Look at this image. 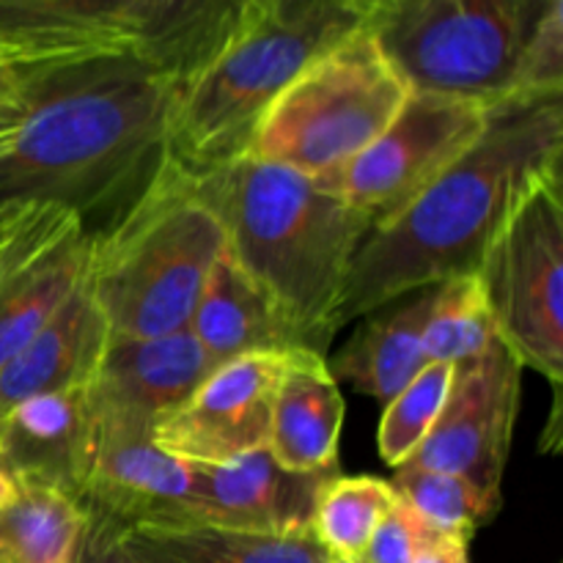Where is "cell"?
Returning <instances> with one entry per match:
<instances>
[{"instance_id": "d590c367", "label": "cell", "mask_w": 563, "mask_h": 563, "mask_svg": "<svg viewBox=\"0 0 563 563\" xmlns=\"http://www.w3.org/2000/svg\"><path fill=\"white\" fill-rule=\"evenodd\" d=\"M11 489H14V482H11V476H9V473H5L3 467H0V504H3V500H5V495H9Z\"/></svg>"}, {"instance_id": "603a6c76", "label": "cell", "mask_w": 563, "mask_h": 563, "mask_svg": "<svg viewBox=\"0 0 563 563\" xmlns=\"http://www.w3.org/2000/svg\"><path fill=\"white\" fill-rule=\"evenodd\" d=\"M119 544L132 563H328L311 531L256 533L214 526L130 528Z\"/></svg>"}, {"instance_id": "484cf974", "label": "cell", "mask_w": 563, "mask_h": 563, "mask_svg": "<svg viewBox=\"0 0 563 563\" xmlns=\"http://www.w3.org/2000/svg\"><path fill=\"white\" fill-rule=\"evenodd\" d=\"M493 344H498V335L476 275H460L434 286L432 308L423 324L427 361L462 366Z\"/></svg>"}, {"instance_id": "f1b7e54d", "label": "cell", "mask_w": 563, "mask_h": 563, "mask_svg": "<svg viewBox=\"0 0 563 563\" xmlns=\"http://www.w3.org/2000/svg\"><path fill=\"white\" fill-rule=\"evenodd\" d=\"M555 91H563V0H553L548 14L533 31L522 53L515 86V93Z\"/></svg>"}, {"instance_id": "ac0fdd59", "label": "cell", "mask_w": 563, "mask_h": 563, "mask_svg": "<svg viewBox=\"0 0 563 563\" xmlns=\"http://www.w3.org/2000/svg\"><path fill=\"white\" fill-rule=\"evenodd\" d=\"M267 16V0H137L132 49L181 86Z\"/></svg>"}, {"instance_id": "d6a6232c", "label": "cell", "mask_w": 563, "mask_h": 563, "mask_svg": "<svg viewBox=\"0 0 563 563\" xmlns=\"http://www.w3.org/2000/svg\"><path fill=\"white\" fill-rule=\"evenodd\" d=\"M412 563H467V539L438 537L412 559Z\"/></svg>"}, {"instance_id": "7a4b0ae2", "label": "cell", "mask_w": 563, "mask_h": 563, "mask_svg": "<svg viewBox=\"0 0 563 563\" xmlns=\"http://www.w3.org/2000/svg\"><path fill=\"white\" fill-rule=\"evenodd\" d=\"M563 91L489 104L478 141L399 218L357 247L333 313V333L418 289L473 275L506 220L561 176Z\"/></svg>"}, {"instance_id": "3957f363", "label": "cell", "mask_w": 563, "mask_h": 563, "mask_svg": "<svg viewBox=\"0 0 563 563\" xmlns=\"http://www.w3.org/2000/svg\"><path fill=\"white\" fill-rule=\"evenodd\" d=\"M187 179L223 225L231 258L267 291L302 346L324 355L346 273L372 223L311 176L251 154Z\"/></svg>"}, {"instance_id": "4316f807", "label": "cell", "mask_w": 563, "mask_h": 563, "mask_svg": "<svg viewBox=\"0 0 563 563\" xmlns=\"http://www.w3.org/2000/svg\"><path fill=\"white\" fill-rule=\"evenodd\" d=\"M399 500L416 509L432 528L445 537L471 542L473 533L500 509V495L476 487L471 478L456 473L421 471L401 465L390 482Z\"/></svg>"}, {"instance_id": "1f68e13d", "label": "cell", "mask_w": 563, "mask_h": 563, "mask_svg": "<svg viewBox=\"0 0 563 563\" xmlns=\"http://www.w3.org/2000/svg\"><path fill=\"white\" fill-rule=\"evenodd\" d=\"M75 563H132V561L130 555L121 550L119 537H115L113 531L88 522L86 542H82V550Z\"/></svg>"}, {"instance_id": "e575fe53", "label": "cell", "mask_w": 563, "mask_h": 563, "mask_svg": "<svg viewBox=\"0 0 563 563\" xmlns=\"http://www.w3.org/2000/svg\"><path fill=\"white\" fill-rule=\"evenodd\" d=\"M16 212H20V209H9V212H0V251H3V242H5V236H9V229H11V223H14Z\"/></svg>"}, {"instance_id": "30bf717a", "label": "cell", "mask_w": 563, "mask_h": 563, "mask_svg": "<svg viewBox=\"0 0 563 563\" xmlns=\"http://www.w3.org/2000/svg\"><path fill=\"white\" fill-rule=\"evenodd\" d=\"M520 396L522 366L500 341L484 355L454 366L443 412L405 465L456 473L500 495Z\"/></svg>"}, {"instance_id": "e0dca14e", "label": "cell", "mask_w": 563, "mask_h": 563, "mask_svg": "<svg viewBox=\"0 0 563 563\" xmlns=\"http://www.w3.org/2000/svg\"><path fill=\"white\" fill-rule=\"evenodd\" d=\"M137 0H0V60L42 66L132 49Z\"/></svg>"}, {"instance_id": "83f0119b", "label": "cell", "mask_w": 563, "mask_h": 563, "mask_svg": "<svg viewBox=\"0 0 563 563\" xmlns=\"http://www.w3.org/2000/svg\"><path fill=\"white\" fill-rule=\"evenodd\" d=\"M454 366L449 363H427L394 399L385 405L377 429V449L385 465L401 467L429 429L434 427L438 416L443 412L445 396H449Z\"/></svg>"}, {"instance_id": "cb8c5ba5", "label": "cell", "mask_w": 563, "mask_h": 563, "mask_svg": "<svg viewBox=\"0 0 563 563\" xmlns=\"http://www.w3.org/2000/svg\"><path fill=\"white\" fill-rule=\"evenodd\" d=\"M88 515L71 495L14 482L0 504V563H75Z\"/></svg>"}, {"instance_id": "ffe728a7", "label": "cell", "mask_w": 563, "mask_h": 563, "mask_svg": "<svg viewBox=\"0 0 563 563\" xmlns=\"http://www.w3.org/2000/svg\"><path fill=\"white\" fill-rule=\"evenodd\" d=\"M344 416L346 401L324 355L306 346L286 352L267 443L273 460L297 473L335 471Z\"/></svg>"}, {"instance_id": "5bb4252c", "label": "cell", "mask_w": 563, "mask_h": 563, "mask_svg": "<svg viewBox=\"0 0 563 563\" xmlns=\"http://www.w3.org/2000/svg\"><path fill=\"white\" fill-rule=\"evenodd\" d=\"M214 368L190 330L168 335H110L91 383L86 385L97 418L154 427L190 399Z\"/></svg>"}, {"instance_id": "ba28073f", "label": "cell", "mask_w": 563, "mask_h": 563, "mask_svg": "<svg viewBox=\"0 0 563 563\" xmlns=\"http://www.w3.org/2000/svg\"><path fill=\"white\" fill-rule=\"evenodd\" d=\"M500 344L559 388L563 379L561 176L539 185L489 242L476 273Z\"/></svg>"}, {"instance_id": "9c48e42d", "label": "cell", "mask_w": 563, "mask_h": 563, "mask_svg": "<svg viewBox=\"0 0 563 563\" xmlns=\"http://www.w3.org/2000/svg\"><path fill=\"white\" fill-rule=\"evenodd\" d=\"M489 104L410 91L396 119L363 152L317 176L372 229L399 218L484 132Z\"/></svg>"}, {"instance_id": "d4e9b609", "label": "cell", "mask_w": 563, "mask_h": 563, "mask_svg": "<svg viewBox=\"0 0 563 563\" xmlns=\"http://www.w3.org/2000/svg\"><path fill=\"white\" fill-rule=\"evenodd\" d=\"M396 500V489L385 478L339 473L319 493L311 537L330 559L355 563Z\"/></svg>"}, {"instance_id": "6da1fadb", "label": "cell", "mask_w": 563, "mask_h": 563, "mask_svg": "<svg viewBox=\"0 0 563 563\" xmlns=\"http://www.w3.org/2000/svg\"><path fill=\"white\" fill-rule=\"evenodd\" d=\"M176 88L135 49L31 66L0 102V212L55 207L108 229L165 165Z\"/></svg>"}, {"instance_id": "8d00e7d4", "label": "cell", "mask_w": 563, "mask_h": 563, "mask_svg": "<svg viewBox=\"0 0 563 563\" xmlns=\"http://www.w3.org/2000/svg\"><path fill=\"white\" fill-rule=\"evenodd\" d=\"M328 563H350V561H335V559H330Z\"/></svg>"}, {"instance_id": "4fadbf2b", "label": "cell", "mask_w": 563, "mask_h": 563, "mask_svg": "<svg viewBox=\"0 0 563 563\" xmlns=\"http://www.w3.org/2000/svg\"><path fill=\"white\" fill-rule=\"evenodd\" d=\"M91 234L77 214L20 209L0 251V366L9 363L86 280Z\"/></svg>"}, {"instance_id": "52a82bcc", "label": "cell", "mask_w": 563, "mask_h": 563, "mask_svg": "<svg viewBox=\"0 0 563 563\" xmlns=\"http://www.w3.org/2000/svg\"><path fill=\"white\" fill-rule=\"evenodd\" d=\"M553 0H379L366 20L385 58L416 93L495 104Z\"/></svg>"}, {"instance_id": "f546056e", "label": "cell", "mask_w": 563, "mask_h": 563, "mask_svg": "<svg viewBox=\"0 0 563 563\" xmlns=\"http://www.w3.org/2000/svg\"><path fill=\"white\" fill-rule=\"evenodd\" d=\"M438 537H445V533L429 526L405 500H396L355 563H412V559Z\"/></svg>"}, {"instance_id": "9a60e30c", "label": "cell", "mask_w": 563, "mask_h": 563, "mask_svg": "<svg viewBox=\"0 0 563 563\" xmlns=\"http://www.w3.org/2000/svg\"><path fill=\"white\" fill-rule=\"evenodd\" d=\"M196 509L192 526L256 533L311 531L319 493L335 471H286L267 449L223 465H192Z\"/></svg>"}, {"instance_id": "277c9868", "label": "cell", "mask_w": 563, "mask_h": 563, "mask_svg": "<svg viewBox=\"0 0 563 563\" xmlns=\"http://www.w3.org/2000/svg\"><path fill=\"white\" fill-rule=\"evenodd\" d=\"M223 251L220 220L185 170L165 159L124 214L91 236L86 284L110 335L148 339L187 330Z\"/></svg>"}, {"instance_id": "d6986e66", "label": "cell", "mask_w": 563, "mask_h": 563, "mask_svg": "<svg viewBox=\"0 0 563 563\" xmlns=\"http://www.w3.org/2000/svg\"><path fill=\"white\" fill-rule=\"evenodd\" d=\"M108 339V322L82 280L53 319L0 366V416L33 396L86 388Z\"/></svg>"}, {"instance_id": "5b68a950", "label": "cell", "mask_w": 563, "mask_h": 563, "mask_svg": "<svg viewBox=\"0 0 563 563\" xmlns=\"http://www.w3.org/2000/svg\"><path fill=\"white\" fill-rule=\"evenodd\" d=\"M407 97V82L361 25L286 82L258 121L247 154L317 179L363 152Z\"/></svg>"}, {"instance_id": "836d02e7", "label": "cell", "mask_w": 563, "mask_h": 563, "mask_svg": "<svg viewBox=\"0 0 563 563\" xmlns=\"http://www.w3.org/2000/svg\"><path fill=\"white\" fill-rule=\"evenodd\" d=\"M27 69H31V66H16V64H5V60H0V102L14 91V86L22 80V75H25Z\"/></svg>"}, {"instance_id": "8fae6325", "label": "cell", "mask_w": 563, "mask_h": 563, "mask_svg": "<svg viewBox=\"0 0 563 563\" xmlns=\"http://www.w3.org/2000/svg\"><path fill=\"white\" fill-rule=\"evenodd\" d=\"M286 352L220 363L176 410L152 427L154 443L190 465H223L267 449Z\"/></svg>"}, {"instance_id": "44dd1931", "label": "cell", "mask_w": 563, "mask_h": 563, "mask_svg": "<svg viewBox=\"0 0 563 563\" xmlns=\"http://www.w3.org/2000/svg\"><path fill=\"white\" fill-rule=\"evenodd\" d=\"M187 330L214 366L253 352H289L302 346L280 308L229 251L214 262Z\"/></svg>"}, {"instance_id": "7402d4cb", "label": "cell", "mask_w": 563, "mask_h": 563, "mask_svg": "<svg viewBox=\"0 0 563 563\" xmlns=\"http://www.w3.org/2000/svg\"><path fill=\"white\" fill-rule=\"evenodd\" d=\"M434 286L399 297L366 313L339 355L328 363L335 379H346L357 394L388 405L423 366V324L432 308Z\"/></svg>"}, {"instance_id": "7c38bea8", "label": "cell", "mask_w": 563, "mask_h": 563, "mask_svg": "<svg viewBox=\"0 0 563 563\" xmlns=\"http://www.w3.org/2000/svg\"><path fill=\"white\" fill-rule=\"evenodd\" d=\"M88 522L113 531L192 526L196 471L159 449L152 427L97 418V449L80 495Z\"/></svg>"}, {"instance_id": "8992f818", "label": "cell", "mask_w": 563, "mask_h": 563, "mask_svg": "<svg viewBox=\"0 0 563 563\" xmlns=\"http://www.w3.org/2000/svg\"><path fill=\"white\" fill-rule=\"evenodd\" d=\"M366 25L344 16L275 20L253 25L207 69L176 88L165 159L196 176L247 154L258 121L286 82L322 49Z\"/></svg>"}, {"instance_id": "2e32d148", "label": "cell", "mask_w": 563, "mask_h": 563, "mask_svg": "<svg viewBox=\"0 0 563 563\" xmlns=\"http://www.w3.org/2000/svg\"><path fill=\"white\" fill-rule=\"evenodd\" d=\"M97 449L86 388L42 394L0 416V467L11 482L42 484L80 500Z\"/></svg>"}, {"instance_id": "4dcf8cb0", "label": "cell", "mask_w": 563, "mask_h": 563, "mask_svg": "<svg viewBox=\"0 0 563 563\" xmlns=\"http://www.w3.org/2000/svg\"><path fill=\"white\" fill-rule=\"evenodd\" d=\"M379 0H267V14L275 20H313V16H344L366 22Z\"/></svg>"}]
</instances>
